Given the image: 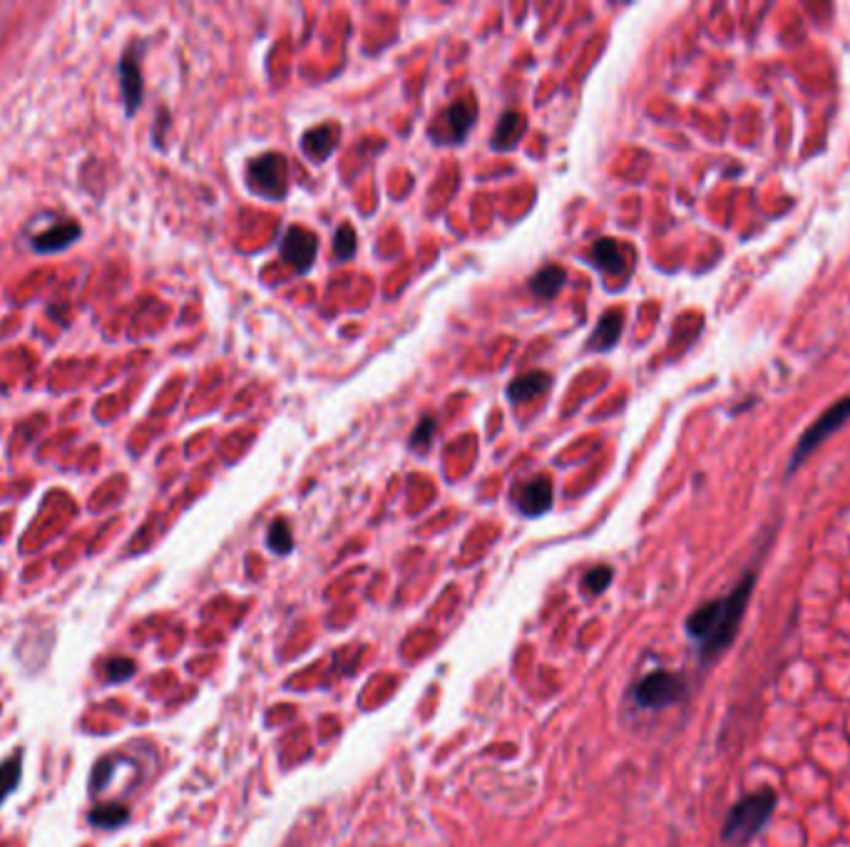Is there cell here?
<instances>
[{"instance_id":"1","label":"cell","mask_w":850,"mask_h":847,"mask_svg":"<svg viewBox=\"0 0 850 847\" xmlns=\"http://www.w3.org/2000/svg\"><path fill=\"white\" fill-rule=\"evenodd\" d=\"M754 587L756 574L746 572L729 594L701 604L696 612L686 616V634L699 644V654L704 664L716 661L734 644V639L739 636L741 621L746 616V607L751 602V594H754Z\"/></svg>"},{"instance_id":"2","label":"cell","mask_w":850,"mask_h":847,"mask_svg":"<svg viewBox=\"0 0 850 847\" xmlns=\"http://www.w3.org/2000/svg\"><path fill=\"white\" fill-rule=\"evenodd\" d=\"M778 803V795L773 788H761L754 793L744 795L741 800H736L729 808L724 820V828H721V840L729 847H746L751 840H756L761 835V830L766 828L768 818L773 815Z\"/></svg>"},{"instance_id":"3","label":"cell","mask_w":850,"mask_h":847,"mask_svg":"<svg viewBox=\"0 0 850 847\" xmlns=\"http://www.w3.org/2000/svg\"><path fill=\"white\" fill-rule=\"evenodd\" d=\"M475 120H478V102H475V97H460L453 105L445 107L443 112H438L428 135L435 145H463L465 137L473 132Z\"/></svg>"},{"instance_id":"4","label":"cell","mask_w":850,"mask_h":847,"mask_svg":"<svg viewBox=\"0 0 850 847\" xmlns=\"http://www.w3.org/2000/svg\"><path fill=\"white\" fill-rule=\"evenodd\" d=\"M247 184L259 197L284 199L289 192V159L279 152L259 154L247 164Z\"/></svg>"},{"instance_id":"5","label":"cell","mask_w":850,"mask_h":847,"mask_svg":"<svg viewBox=\"0 0 850 847\" xmlns=\"http://www.w3.org/2000/svg\"><path fill=\"white\" fill-rule=\"evenodd\" d=\"M686 698V681L674 671H652L634 686V701L642 708H664Z\"/></svg>"},{"instance_id":"6","label":"cell","mask_w":850,"mask_h":847,"mask_svg":"<svg viewBox=\"0 0 850 847\" xmlns=\"http://www.w3.org/2000/svg\"><path fill=\"white\" fill-rule=\"evenodd\" d=\"M848 420H850V395L848 398L838 400L836 405H831V408H828L821 418H816V423H813L811 428L801 435V440H798L796 450H793L791 455V467L801 465V462L806 460L808 455H811L813 450L823 443V440L831 438V435L836 433V430H841Z\"/></svg>"},{"instance_id":"7","label":"cell","mask_w":850,"mask_h":847,"mask_svg":"<svg viewBox=\"0 0 850 847\" xmlns=\"http://www.w3.org/2000/svg\"><path fill=\"white\" fill-rule=\"evenodd\" d=\"M316 254H319V239H316L314 231L306 227L286 229L284 239H281V259L286 264L294 266L299 274H306L314 266Z\"/></svg>"},{"instance_id":"8","label":"cell","mask_w":850,"mask_h":847,"mask_svg":"<svg viewBox=\"0 0 850 847\" xmlns=\"http://www.w3.org/2000/svg\"><path fill=\"white\" fill-rule=\"evenodd\" d=\"M552 500H555V487H552V480L547 475H537L522 482L512 495V502L525 517L545 515L552 507Z\"/></svg>"},{"instance_id":"9","label":"cell","mask_w":850,"mask_h":847,"mask_svg":"<svg viewBox=\"0 0 850 847\" xmlns=\"http://www.w3.org/2000/svg\"><path fill=\"white\" fill-rule=\"evenodd\" d=\"M339 140H341V130L336 122L316 125L311 127V130H306L304 137H301V152H304L314 164H321L336 152Z\"/></svg>"},{"instance_id":"10","label":"cell","mask_w":850,"mask_h":847,"mask_svg":"<svg viewBox=\"0 0 850 847\" xmlns=\"http://www.w3.org/2000/svg\"><path fill=\"white\" fill-rule=\"evenodd\" d=\"M120 77H122V100H125L127 115L140 107L142 102V90H145V82H142V70H140V58H135V53H125L120 63Z\"/></svg>"},{"instance_id":"11","label":"cell","mask_w":850,"mask_h":847,"mask_svg":"<svg viewBox=\"0 0 850 847\" xmlns=\"http://www.w3.org/2000/svg\"><path fill=\"white\" fill-rule=\"evenodd\" d=\"M552 376L545 371H530L525 376H517L515 381L508 385V398L510 403H530V400L540 398L545 390H550Z\"/></svg>"},{"instance_id":"12","label":"cell","mask_w":850,"mask_h":847,"mask_svg":"<svg viewBox=\"0 0 850 847\" xmlns=\"http://www.w3.org/2000/svg\"><path fill=\"white\" fill-rule=\"evenodd\" d=\"M525 130H527V120H525V115H522V112H517V110L505 112V115L500 117L498 127H495L493 142H490V145H493V150H498V152L515 150L517 142H520L522 135H525Z\"/></svg>"},{"instance_id":"13","label":"cell","mask_w":850,"mask_h":847,"mask_svg":"<svg viewBox=\"0 0 850 847\" xmlns=\"http://www.w3.org/2000/svg\"><path fill=\"white\" fill-rule=\"evenodd\" d=\"M590 259L599 271H604V274H609V276H619L624 271V264H627V259H624L622 244H619V241H614V239H609V236H604V239L595 241V246H592V251H590Z\"/></svg>"},{"instance_id":"14","label":"cell","mask_w":850,"mask_h":847,"mask_svg":"<svg viewBox=\"0 0 850 847\" xmlns=\"http://www.w3.org/2000/svg\"><path fill=\"white\" fill-rule=\"evenodd\" d=\"M622 328V311H607L599 318L597 328L592 331L590 341H587V348H590V351H609V348L617 346L619 336H622Z\"/></svg>"},{"instance_id":"15","label":"cell","mask_w":850,"mask_h":847,"mask_svg":"<svg viewBox=\"0 0 850 847\" xmlns=\"http://www.w3.org/2000/svg\"><path fill=\"white\" fill-rule=\"evenodd\" d=\"M80 236V227L75 222H60L55 227H50L43 234L35 236V249L43 251V254H53V251L68 249L70 244H75V239Z\"/></svg>"},{"instance_id":"16","label":"cell","mask_w":850,"mask_h":847,"mask_svg":"<svg viewBox=\"0 0 850 847\" xmlns=\"http://www.w3.org/2000/svg\"><path fill=\"white\" fill-rule=\"evenodd\" d=\"M565 281H567L565 269H562V266H557V264H550V266H545V269H540L535 276H532L530 291H532V296H537V299L550 301V299H555L557 294H560L562 286H565Z\"/></svg>"},{"instance_id":"17","label":"cell","mask_w":850,"mask_h":847,"mask_svg":"<svg viewBox=\"0 0 850 847\" xmlns=\"http://www.w3.org/2000/svg\"><path fill=\"white\" fill-rule=\"evenodd\" d=\"M127 820H130V810H127L125 805H117V803L97 805V808H92L90 815H87V823H90L92 828H100V830L122 828Z\"/></svg>"},{"instance_id":"18","label":"cell","mask_w":850,"mask_h":847,"mask_svg":"<svg viewBox=\"0 0 850 847\" xmlns=\"http://www.w3.org/2000/svg\"><path fill=\"white\" fill-rule=\"evenodd\" d=\"M20 775H23V751L13 753V756L0 763V805L15 793Z\"/></svg>"},{"instance_id":"19","label":"cell","mask_w":850,"mask_h":847,"mask_svg":"<svg viewBox=\"0 0 850 847\" xmlns=\"http://www.w3.org/2000/svg\"><path fill=\"white\" fill-rule=\"evenodd\" d=\"M269 549L274 554H289L294 549V535H291V527L286 520H274L269 527V535H266Z\"/></svg>"},{"instance_id":"20","label":"cell","mask_w":850,"mask_h":847,"mask_svg":"<svg viewBox=\"0 0 850 847\" xmlns=\"http://www.w3.org/2000/svg\"><path fill=\"white\" fill-rule=\"evenodd\" d=\"M358 241H356V229L353 224H341L334 234V254L339 261H348L356 256Z\"/></svg>"},{"instance_id":"21","label":"cell","mask_w":850,"mask_h":847,"mask_svg":"<svg viewBox=\"0 0 850 847\" xmlns=\"http://www.w3.org/2000/svg\"><path fill=\"white\" fill-rule=\"evenodd\" d=\"M614 579V569L607 567V564H599V567H592L590 572L585 574V579H582V589H585L590 597H597V594H602L604 589L612 584Z\"/></svg>"},{"instance_id":"22","label":"cell","mask_w":850,"mask_h":847,"mask_svg":"<svg viewBox=\"0 0 850 847\" xmlns=\"http://www.w3.org/2000/svg\"><path fill=\"white\" fill-rule=\"evenodd\" d=\"M102 669H105L107 681H112V684H122V681H127V679H132V676H135L137 666L132 659L117 656V659H107Z\"/></svg>"},{"instance_id":"23","label":"cell","mask_w":850,"mask_h":847,"mask_svg":"<svg viewBox=\"0 0 850 847\" xmlns=\"http://www.w3.org/2000/svg\"><path fill=\"white\" fill-rule=\"evenodd\" d=\"M435 428H438V423H435L433 418H423L411 435V450H416V453H425V450L433 445Z\"/></svg>"},{"instance_id":"24","label":"cell","mask_w":850,"mask_h":847,"mask_svg":"<svg viewBox=\"0 0 850 847\" xmlns=\"http://www.w3.org/2000/svg\"><path fill=\"white\" fill-rule=\"evenodd\" d=\"M112 773H115V761H110V758H105V761H100L92 770V793H102V790L107 788V783H110Z\"/></svg>"}]
</instances>
